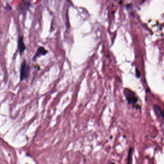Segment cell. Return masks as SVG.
I'll return each mask as SVG.
<instances>
[{
  "instance_id": "3957f363",
  "label": "cell",
  "mask_w": 164,
  "mask_h": 164,
  "mask_svg": "<svg viewBox=\"0 0 164 164\" xmlns=\"http://www.w3.org/2000/svg\"><path fill=\"white\" fill-rule=\"evenodd\" d=\"M48 53V51L45 49L44 47L40 46L38 48L37 52L35 54L34 56H33L32 60L34 61L37 59V58L40 57L41 56H44Z\"/></svg>"
},
{
  "instance_id": "277c9868",
  "label": "cell",
  "mask_w": 164,
  "mask_h": 164,
  "mask_svg": "<svg viewBox=\"0 0 164 164\" xmlns=\"http://www.w3.org/2000/svg\"><path fill=\"white\" fill-rule=\"evenodd\" d=\"M18 49L19 50V53L21 55L24 52L26 49V45L24 41L23 36H20L18 40Z\"/></svg>"
},
{
  "instance_id": "52a82bcc",
  "label": "cell",
  "mask_w": 164,
  "mask_h": 164,
  "mask_svg": "<svg viewBox=\"0 0 164 164\" xmlns=\"http://www.w3.org/2000/svg\"><path fill=\"white\" fill-rule=\"evenodd\" d=\"M133 151H134V148L132 147H130L129 148L128 153L126 164H132Z\"/></svg>"
},
{
  "instance_id": "8992f818",
  "label": "cell",
  "mask_w": 164,
  "mask_h": 164,
  "mask_svg": "<svg viewBox=\"0 0 164 164\" xmlns=\"http://www.w3.org/2000/svg\"><path fill=\"white\" fill-rule=\"evenodd\" d=\"M31 3L30 1H23L22 4H19L18 7V9L19 12H25L29 10L31 6Z\"/></svg>"
},
{
  "instance_id": "ba28073f",
  "label": "cell",
  "mask_w": 164,
  "mask_h": 164,
  "mask_svg": "<svg viewBox=\"0 0 164 164\" xmlns=\"http://www.w3.org/2000/svg\"><path fill=\"white\" fill-rule=\"evenodd\" d=\"M5 9H6L7 11H10V10L12 9V8L11 7V6H10L9 4H7L6 6Z\"/></svg>"
},
{
  "instance_id": "9c48e42d",
  "label": "cell",
  "mask_w": 164,
  "mask_h": 164,
  "mask_svg": "<svg viewBox=\"0 0 164 164\" xmlns=\"http://www.w3.org/2000/svg\"><path fill=\"white\" fill-rule=\"evenodd\" d=\"M109 164H116L115 162H110Z\"/></svg>"
},
{
  "instance_id": "6da1fadb",
  "label": "cell",
  "mask_w": 164,
  "mask_h": 164,
  "mask_svg": "<svg viewBox=\"0 0 164 164\" xmlns=\"http://www.w3.org/2000/svg\"><path fill=\"white\" fill-rule=\"evenodd\" d=\"M126 100L129 104L136 110H141V106L139 104V98L134 92L129 89H125L123 92Z\"/></svg>"
},
{
  "instance_id": "7a4b0ae2",
  "label": "cell",
  "mask_w": 164,
  "mask_h": 164,
  "mask_svg": "<svg viewBox=\"0 0 164 164\" xmlns=\"http://www.w3.org/2000/svg\"><path fill=\"white\" fill-rule=\"evenodd\" d=\"M30 67L25 60L22 62L20 69V81H22L29 78L30 74Z\"/></svg>"
},
{
  "instance_id": "5b68a950",
  "label": "cell",
  "mask_w": 164,
  "mask_h": 164,
  "mask_svg": "<svg viewBox=\"0 0 164 164\" xmlns=\"http://www.w3.org/2000/svg\"><path fill=\"white\" fill-rule=\"evenodd\" d=\"M153 109L157 118H161L163 120L164 118V113L161 107L159 105L154 104L153 106Z\"/></svg>"
}]
</instances>
